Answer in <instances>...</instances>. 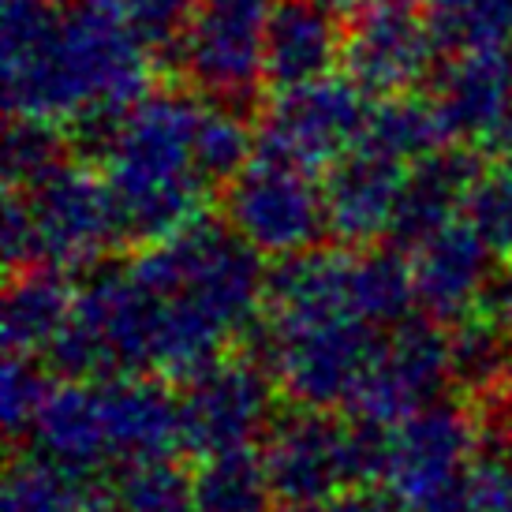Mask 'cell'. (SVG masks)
I'll use <instances>...</instances> for the list:
<instances>
[{
  "label": "cell",
  "instance_id": "6da1fadb",
  "mask_svg": "<svg viewBox=\"0 0 512 512\" xmlns=\"http://www.w3.org/2000/svg\"><path fill=\"white\" fill-rule=\"evenodd\" d=\"M150 53L124 0H4L8 116L57 120L75 150L101 157L131 105L150 94Z\"/></svg>",
  "mask_w": 512,
  "mask_h": 512
},
{
  "label": "cell",
  "instance_id": "7a4b0ae2",
  "mask_svg": "<svg viewBox=\"0 0 512 512\" xmlns=\"http://www.w3.org/2000/svg\"><path fill=\"white\" fill-rule=\"evenodd\" d=\"M202 101V94L187 90H150L120 120L101 154L120 240L157 243L199 221V206L210 191L195 161Z\"/></svg>",
  "mask_w": 512,
  "mask_h": 512
},
{
  "label": "cell",
  "instance_id": "3957f363",
  "mask_svg": "<svg viewBox=\"0 0 512 512\" xmlns=\"http://www.w3.org/2000/svg\"><path fill=\"white\" fill-rule=\"evenodd\" d=\"M120 240V221L109 184L79 161H64L27 191H8L4 251L8 262L34 266H83Z\"/></svg>",
  "mask_w": 512,
  "mask_h": 512
},
{
  "label": "cell",
  "instance_id": "277c9868",
  "mask_svg": "<svg viewBox=\"0 0 512 512\" xmlns=\"http://www.w3.org/2000/svg\"><path fill=\"white\" fill-rule=\"evenodd\" d=\"M385 441L374 423L344 427L318 408L285 419L262 456L273 498L292 512H322L344 486H363L367 475L385 471Z\"/></svg>",
  "mask_w": 512,
  "mask_h": 512
},
{
  "label": "cell",
  "instance_id": "5b68a950",
  "mask_svg": "<svg viewBox=\"0 0 512 512\" xmlns=\"http://www.w3.org/2000/svg\"><path fill=\"white\" fill-rule=\"evenodd\" d=\"M273 8L277 0H195L172 49L195 94L243 105L266 86V27Z\"/></svg>",
  "mask_w": 512,
  "mask_h": 512
},
{
  "label": "cell",
  "instance_id": "8992f818",
  "mask_svg": "<svg viewBox=\"0 0 512 512\" xmlns=\"http://www.w3.org/2000/svg\"><path fill=\"white\" fill-rule=\"evenodd\" d=\"M370 94L348 75H326L303 86L273 90L258 124V154L281 157L303 169H329L352 154L367 131Z\"/></svg>",
  "mask_w": 512,
  "mask_h": 512
},
{
  "label": "cell",
  "instance_id": "52a82bcc",
  "mask_svg": "<svg viewBox=\"0 0 512 512\" xmlns=\"http://www.w3.org/2000/svg\"><path fill=\"white\" fill-rule=\"evenodd\" d=\"M225 221L258 255H299L329 232L322 184L311 169L258 154L225 184Z\"/></svg>",
  "mask_w": 512,
  "mask_h": 512
},
{
  "label": "cell",
  "instance_id": "ba28073f",
  "mask_svg": "<svg viewBox=\"0 0 512 512\" xmlns=\"http://www.w3.org/2000/svg\"><path fill=\"white\" fill-rule=\"evenodd\" d=\"M471 434L453 412L408 419L385 441V479L408 512H468L471 494Z\"/></svg>",
  "mask_w": 512,
  "mask_h": 512
},
{
  "label": "cell",
  "instance_id": "9c48e42d",
  "mask_svg": "<svg viewBox=\"0 0 512 512\" xmlns=\"http://www.w3.org/2000/svg\"><path fill=\"white\" fill-rule=\"evenodd\" d=\"M438 42L412 4H367L344 30V75L370 98L415 94L438 72Z\"/></svg>",
  "mask_w": 512,
  "mask_h": 512
},
{
  "label": "cell",
  "instance_id": "30bf717a",
  "mask_svg": "<svg viewBox=\"0 0 512 512\" xmlns=\"http://www.w3.org/2000/svg\"><path fill=\"white\" fill-rule=\"evenodd\" d=\"M453 370V344L419 322H393L389 341L378 344L356 389L363 415L382 423L423 408Z\"/></svg>",
  "mask_w": 512,
  "mask_h": 512
},
{
  "label": "cell",
  "instance_id": "8fae6325",
  "mask_svg": "<svg viewBox=\"0 0 512 512\" xmlns=\"http://www.w3.org/2000/svg\"><path fill=\"white\" fill-rule=\"evenodd\" d=\"M270 412V385L251 363H210L180 400V427L191 449L206 456L247 449Z\"/></svg>",
  "mask_w": 512,
  "mask_h": 512
},
{
  "label": "cell",
  "instance_id": "7c38bea8",
  "mask_svg": "<svg viewBox=\"0 0 512 512\" xmlns=\"http://www.w3.org/2000/svg\"><path fill=\"white\" fill-rule=\"evenodd\" d=\"M427 86L453 143H486L512 109V49L449 53Z\"/></svg>",
  "mask_w": 512,
  "mask_h": 512
},
{
  "label": "cell",
  "instance_id": "4fadbf2b",
  "mask_svg": "<svg viewBox=\"0 0 512 512\" xmlns=\"http://www.w3.org/2000/svg\"><path fill=\"white\" fill-rule=\"evenodd\" d=\"M404 172L408 165L374 154L367 146H356L352 154L333 161L322 180L329 232L356 247L389 236L404 191Z\"/></svg>",
  "mask_w": 512,
  "mask_h": 512
},
{
  "label": "cell",
  "instance_id": "5bb4252c",
  "mask_svg": "<svg viewBox=\"0 0 512 512\" xmlns=\"http://www.w3.org/2000/svg\"><path fill=\"white\" fill-rule=\"evenodd\" d=\"M344 30L326 0H277L266 27V86L285 90L333 75L344 60Z\"/></svg>",
  "mask_w": 512,
  "mask_h": 512
},
{
  "label": "cell",
  "instance_id": "9a60e30c",
  "mask_svg": "<svg viewBox=\"0 0 512 512\" xmlns=\"http://www.w3.org/2000/svg\"><path fill=\"white\" fill-rule=\"evenodd\" d=\"M479 172H483L479 157L460 143L441 146L434 154L419 157L415 165H408L389 240L412 251L415 243L434 236L438 228L460 221Z\"/></svg>",
  "mask_w": 512,
  "mask_h": 512
},
{
  "label": "cell",
  "instance_id": "2e32d148",
  "mask_svg": "<svg viewBox=\"0 0 512 512\" xmlns=\"http://www.w3.org/2000/svg\"><path fill=\"white\" fill-rule=\"evenodd\" d=\"M490 258V243L468 221L438 228L434 236L412 247L415 299L434 314L464 311L486 292Z\"/></svg>",
  "mask_w": 512,
  "mask_h": 512
},
{
  "label": "cell",
  "instance_id": "e0dca14e",
  "mask_svg": "<svg viewBox=\"0 0 512 512\" xmlns=\"http://www.w3.org/2000/svg\"><path fill=\"white\" fill-rule=\"evenodd\" d=\"M75 296L64 285L60 270L53 266H34L27 270L8 292V307H4V333H8V348L12 352H30L42 344H57L64 333L68 318H72Z\"/></svg>",
  "mask_w": 512,
  "mask_h": 512
},
{
  "label": "cell",
  "instance_id": "ac0fdd59",
  "mask_svg": "<svg viewBox=\"0 0 512 512\" xmlns=\"http://www.w3.org/2000/svg\"><path fill=\"white\" fill-rule=\"evenodd\" d=\"M449 131L441 124L438 109L430 98L419 94H397V98H378L370 105V120L359 146L374 154L393 157L400 165H415L419 157L434 154L449 146Z\"/></svg>",
  "mask_w": 512,
  "mask_h": 512
},
{
  "label": "cell",
  "instance_id": "d6986e66",
  "mask_svg": "<svg viewBox=\"0 0 512 512\" xmlns=\"http://www.w3.org/2000/svg\"><path fill=\"white\" fill-rule=\"evenodd\" d=\"M419 12L445 53L512 49V0H419Z\"/></svg>",
  "mask_w": 512,
  "mask_h": 512
},
{
  "label": "cell",
  "instance_id": "ffe728a7",
  "mask_svg": "<svg viewBox=\"0 0 512 512\" xmlns=\"http://www.w3.org/2000/svg\"><path fill=\"white\" fill-rule=\"evenodd\" d=\"M273 486L266 460L251 449L214 453L195 483L199 512H270Z\"/></svg>",
  "mask_w": 512,
  "mask_h": 512
},
{
  "label": "cell",
  "instance_id": "44dd1931",
  "mask_svg": "<svg viewBox=\"0 0 512 512\" xmlns=\"http://www.w3.org/2000/svg\"><path fill=\"white\" fill-rule=\"evenodd\" d=\"M258 131L247 124L240 105L228 101H202L199 128H195V161L210 187H225L236 172L255 157Z\"/></svg>",
  "mask_w": 512,
  "mask_h": 512
},
{
  "label": "cell",
  "instance_id": "7402d4cb",
  "mask_svg": "<svg viewBox=\"0 0 512 512\" xmlns=\"http://www.w3.org/2000/svg\"><path fill=\"white\" fill-rule=\"evenodd\" d=\"M72 135L57 120L12 116L4 135V184L8 191H27L64 161H72Z\"/></svg>",
  "mask_w": 512,
  "mask_h": 512
},
{
  "label": "cell",
  "instance_id": "603a6c76",
  "mask_svg": "<svg viewBox=\"0 0 512 512\" xmlns=\"http://www.w3.org/2000/svg\"><path fill=\"white\" fill-rule=\"evenodd\" d=\"M464 221L490 243L494 255H512V161H498L479 172L464 206Z\"/></svg>",
  "mask_w": 512,
  "mask_h": 512
},
{
  "label": "cell",
  "instance_id": "cb8c5ba5",
  "mask_svg": "<svg viewBox=\"0 0 512 512\" xmlns=\"http://www.w3.org/2000/svg\"><path fill=\"white\" fill-rule=\"evenodd\" d=\"M4 512H79L72 471L53 460H27L8 475Z\"/></svg>",
  "mask_w": 512,
  "mask_h": 512
},
{
  "label": "cell",
  "instance_id": "d4e9b609",
  "mask_svg": "<svg viewBox=\"0 0 512 512\" xmlns=\"http://www.w3.org/2000/svg\"><path fill=\"white\" fill-rule=\"evenodd\" d=\"M120 512H199L195 505V486L187 490L184 479H176V471L165 468L161 460L135 464L131 475L120 483L116 494Z\"/></svg>",
  "mask_w": 512,
  "mask_h": 512
},
{
  "label": "cell",
  "instance_id": "484cf974",
  "mask_svg": "<svg viewBox=\"0 0 512 512\" xmlns=\"http://www.w3.org/2000/svg\"><path fill=\"white\" fill-rule=\"evenodd\" d=\"M509 333L501 329L498 318L490 322H464L453 344V374H460L471 385H490L505 374V359H509Z\"/></svg>",
  "mask_w": 512,
  "mask_h": 512
},
{
  "label": "cell",
  "instance_id": "4316f807",
  "mask_svg": "<svg viewBox=\"0 0 512 512\" xmlns=\"http://www.w3.org/2000/svg\"><path fill=\"white\" fill-rule=\"evenodd\" d=\"M124 12H128L131 27L139 30V38L154 53H165L180 42L187 19L195 12V0H124Z\"/></svg>",
  "mask_w": 512,
  "mask_h": 512
},
{
  "label": "cell",
  "instance_id": "83f0119b",
  "mask_svg": "<svg viewBox=\"0 0 512 512\" xmlns=\"http://www.w3.org/2000/svg\"><path fill=\"white\" fill-rule=\"evenodd\" d=\"M45 378L34 367H27L23 359H12L4 370V415L8 427L23 430L30 419H38L45 408ZM34 427V423H30Z\"/></svg>",
  "mask_w": 512,
  "mask_h": 512
},
{
  "label": "cell",
  "instance_id": "f1b7e54d",
  "mask_svg": "<svg viewBox=\"0 0 512 512\" xmlns=\"http://www.w3.org/2000/svg\"><path fill=\"white\" fill-rule=\"evenodd\" d=\"M322 512H408L400 505L397 494H374V490H352V494H341L337 501H329Z\"/></svg>",
  "mask_w": 512,
  "mask_h": 512
},
{
  "label": "cell",
  "instance_id": "f546056e",
  "mask_svg": "<svg viewBox=\"0 0 512 512\" xmlns=\"http://www.w3.org/2000/svg\"><path fill=\"white\" fill-rule=\"evenodd\" d=\"M490 311L501 322V329L512 337V273H505L501 281L490 285Z\"/></svg>",
  "mask_w": 512,
  "mask_h": 512
},
{
  "label": "cell",
  "instance_id": "4dcf8cb0",
  "mask_svg": "<svg viewBox=\"0 0 512 512\" xmlns=\"http://www.w3.org/2000/svg\"><path fill=\"white\" fill-rule=\"evenodd\" d=\"M486 146H490V150L498 154V161H512V109H509V116L501 120L498 128L490 131Z\"/></svg>",
  "mask_w": 512,
  "mask_h": 512
},
{
  "label": "cell",
  "instance_id": "1f68e13d",
  "mask_svg": "<svg viewBox=\"0 0 512 512\" xmlns=\"http://www.w3.org/2000/svg\"><path fill=\"white\" fill-rule=\"evenodd\" d=\"M329 8H337L341 15H356L359 8H367V4H412V0H326Z\"/></svg>",
  "mask_w": 512,
  "mask_h": 512
},
{
  "label": "cell",
  "instance_id": "d6a6232c",
  "mask_svg": "<svg viewBox=\"0 0 512 512\" xmlns=\"http://www.w3.org/2000/svg\"><path fill=\"white\" fill-rule=\"evenodd\" d=\"M98 512H109V509H98Z\"/></svg>",
  "mask_w": 512,
  "mask_h": 512
}]
</instances>
